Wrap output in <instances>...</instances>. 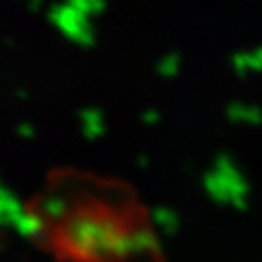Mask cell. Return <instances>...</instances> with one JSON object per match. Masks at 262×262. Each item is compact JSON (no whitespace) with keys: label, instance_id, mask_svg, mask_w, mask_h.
<instances>
[{"label":"cell","instance_id":"obj_1","mask_svg":"<svg viewBox=\"0 0 262 262\" xmlns=\"http://www.w3.org/2000/svg\"><path fill=\"white\" fill-rule=\"evenodd\" d=\"M29 217L54 262H165L147 207L114 178L58 171L33 199Z\"/></svg>","mask_w":262,"mask_h":262}]
</instances>
